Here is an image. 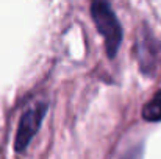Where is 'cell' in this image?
I'll return each instance as SVG.
<instances>
[{
    "label": "cell",
    "instance_id": "cell-1",
    "mask_svg": "<svg viewBox=\"0 0 161 159\" xmlns=\"http://www.w3.org/2000/svg\"><path fill=\"white\" fill-rule=\"evenodd\" d=\"M91 16L97 31L103 36L109 58H113L122 42V27L109 5V0H91Z\"/></svg>",
    "mask_w": 161,
    "mask_h": 159
},
{
    "label": "cell",
    "instance_id": "cell-2",
    "mask_svg": "<svg viewBox=\"0 0 161 159\" xmlns=\"http://www.w3.org/2000/svg\"><path fill=\"white\" fill-rule=\"evenodd\" d=\"M133 49L139 69L146 75L153 77L161 64V41L155 38V34L147 27H142V30L136 36Z\"/></svg>",
    "mask_w": 161,
    "mask_h": 159
},
{
    "label": "cell",
    "instance_id": "cell-3",
    "mask_svg": "<svg viewBox=\"0 0 161 159\" xmlns=\"http://www.w3.org/2000/svg\"><path fill=\"white\" fill-rule=\"evenodd\" d=\"M46 112H47V105L39 103V105L30 108L28 111H25L22 114L19 126H17V133H16V140H14V148L17 153H22L27 150L33 136L41 128V123L46 117Z\"/></svg>",
    "mask_w": 161,
    "mask_h": 159
},
{
    "label": "cell",
    "instance_id": "cell-4",
    "mask_svg": "<svg viewBox=\"0 0 161 159\" xmlns=\"http://www.w3.org/2000/svg\"><path fill=\"white\" fill-rule=\"evenodd\" d=\"M142 117L147 122H161V89L142 108Z\"/></svg>",
    "mask_w": 161,
    "mask_h": 159
},
{
    "label": "cell",
    "instance_id": "cell-5",
    "mask_svg": "<svg viewBox=\"0 0 161 159\" xmlns=\"http://www.w3.org/2000/svg\"><path fill=\"white\" fill-rule=\"evenodd\" d=\"M122 159H141V151L139 150H131L130 153H127Z\"/></svg>",
    "mask_w": 161,
    "mask_h": 159
}]
</instances>
